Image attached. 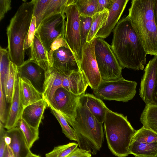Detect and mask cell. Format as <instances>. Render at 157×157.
<instances>
[{
	"mask_svg": "<svg viewBox=\"0 0 157 157\" xmlns=\"http://www.w3.org/2000/svg\"><path fill=\"white\" fill-rule=\"evenodd\" d=\"M111 47L122 69L143 70L147 54L134 30L128 16L119 20L113 30Z\"/></svg>",
	"mask_w": 157,
	"mask_h": 157,
	"instance_id": "obj_1",
	"label": "cell"
},
{
	"mask_svg": "<svg viewBox=\"0 0 157 157\" xmlns=\"http://www.w3.org/2000/svg\"><path fill=\"white\" fill-rule=\"evenodd\" d=\"M154 0H132L128 16L147 54L157 56V27L153 13Z\"/></svg>",
	"mask_w": 157,
	"mask_h": 157,
	"instance_id": "obj_2",
	"label": "cell"
},
{
	"mask_svg": "<svg viewBox=\"0 0 157 157\" xmlns=\"http://www.w3.org/2000/svg\"><path fill=\"white\" fill-rule=\"evenodd\" d=\"M35 0L25 1L10 20L6 29L11 61L17 67L25 62L24 44L33 17Z\"/></svg>",
	"mask_w": 157,
	"mask_h": 157,
	"instance_id": "obj_3",
	"label": "cell"
},
{
	"mask_svg": "<svg viewBox=\"0 0 157 157\" xmlns=\"http://www.w3.org/2000/svg\"><path fill=\"white\" fill-rule=\"evenodd\" d=\"M74 121L68 123L74 129L81 149L96 155L104 140L103 123L99 122L86 106L78 102Z\"/></svg>",
	"mask_w": 157,
	"mask_h": 157,
	"instance_id": "obj_4",
	"label": "cell"
},
{
	"mask_svg": "<svg viewBox=\"0 0 157 157\" xmlns=\"http://www.w3.org/2000/svg\"><path fill=\"white\" fill-rule=\"evenodd\" d=\"M103 123L108 146L111 152L118 157L128 156L129 154V147L136 130L127 117L108 109Z\"/></svg>",
	"mask_w": 157,
	"mask_h": 157,
	"instance_id": "obj_5",
	"label": "cell"
},
{
	"mask_svg": "<svg viewBox=\"0 0 157 157\" xmlns=\"http://www.w3.org/2000/svg\"><path fill=\"white\" fill-rule=\"evenodd\" d=\"M48 56L51 67L63 76L81 71L79 61L63 36L52 43L48 52Z\"/></svg>",
	"mask_w": 157,
	"mask_h": 157,
	"instance_id": "obj_6",
	"label": "cell"
},
{
	"mask_svg": "<svg viewBox=\"0 0 157 157\" xmlns=\"http://www.w3.org/2000/svg\"><path fill=\"white\" fill-rule=\"evenodd\" d=\"M137 83L121 77L112 80H101L98 87L93 90L95 96L101 100L127 102L136 93Z\"/></svg>",
	"mask_w": 157,
	"mask_h": 157,
	"instance_id": "obj_7",
	"label": "cell"
},
{
	"mask_svg": "<svg viewBox=\"0 0 157 157\" xmlns=\"http://www.w3.org/2000/svg\"><path fill=\"white\" fill-rule=\"evenodd\" d=\"M96 38L95 54L102 80H112L122 77V68L113 52L111 46L104 39Z\"/></svg>",
	"mask_w": 157,
	"mask_h": 157,
	"instance_id": "obj_8",
	"label": "cell"
},
{
	"mask_svg": "<svg viewBox=\"0 0 157 157\" xmlns=\"http://www.w3.org/2000/svg\"><path fill=\"white\" fill-rule=\"evenodd\" d=\"M75 1L65 8V18L64 38L79 63L81 59L82 46L80 34V15Z\"/></svg>",
	"mask_w": 157,
	"mask_h": 157,
	"instance_id": "obj_9",
	"label": "cell"
},
{
	"mask_svg": "<svg viewBox=\"0 0 157 157\" xmlns=\"http://www.w3.org/2000/svg\"><path fill=\"white\" fill-rule=\"evenodd\" d=\"M65 21V14L51 15L44 18L36 29L35 33L48 52L56 39L63 36Z\"/></svg>",
	"mask_w": 157,
	"mask_h": 157,
	"instance_id": "obj_10",
	"label": "cell"
},
{
	"mask_svg": "<svg viewBox=\"0 0 157 157\" xmlns=\"http://www.w3.org/2000/svg\"><path fill=\"white\" fill-rule=\"evenodd\" d=\"M96 43L95 38L83 45L80 62V70L85 76L89 86L93 90L98 87L102 80L95 58Z\"/></svg>",
	"mask_w": 157,
	"mask_h": 157,
	"instance_id": "obj_11",
	"label": "cell"
},
{
	"mask_svg": "<svg viewBox=\"0 0 157 157\" xmlns=\"http://www.w3.org/2000/svg\"><path fill=\"white\" fill-rule=\"evenodd\" d=\"M80 96L76 95L63 87L56 91L54 98L55 109L59 112L68 123L73 121Z\"/></svg>",
	"mask_w": 157,
	"mask_h": 157,
	"instance_id": "obj_12",
	"label": "cell"
},
{
	"mask_svg": "<svg viewBox=\"0 0 157 157\" xmlns=\"http://www.w3.org/2000/svg\"><path fill=\"white\" fill-rule=\"evenodd\" d=\"M144 71L140 84V95L146 105H151L157 73V56L149 61Z\"/></svg>",
	"mask_w": 157,
	"mask_h": 157,
	"instance_id": "obj_13",
	"label": "cell"
},
{
	"mask_svg": "<svg viewBox=\"0 0 157 157\" xmlns=\"http://www.w3.org/2000/svg\"><path fill=\"white\" fill-rule=\"evenodd\" d=\"M63 78V75L52 67L45 72L42 94L49 107L55 108V94L59 88L62 87Z\"/></svg>",
	"mask_w": 157,
	"mask_h": 157,
	"instance_id": "obj_14",
	"label": "cell"
},
{
	"mask_svg": "<svg viewBox=\"0 0 157 157\" xmlns=\"http://www.w3.org/2000/svg\"><path fill=\"white\" fill-rule=\"evenodd\" d=\"M128 1V0H111L106 24L98 32L96 38L104 39L110 35L119 21Z\"/></svg>",
	"mask_w": 157,
	"mask_h": 157,
	"instance_id": "obj_15",
	"label": "cell"
},
{
	"mask_svg": "<svg viewBox=\"0 0 157 157\" xmlns=\"http://www.w3.org/2000/svg\"><path fill=\"white\" fill-rule=\"evenodd\" d=\"M24 109L20 97L18 76L9 110L4 126L5 128L8 130L17 126L21 118Z\"/></svg>",
	"mask_w": 157,
	"mask_h": 157,
	"instance_id": "obj_16",
	"label": "cell"
},
{
	"mask_svg": "<svg viewBox=\"0 0 157 157\" xmlns=\"http://www.w3.org/2000/svg\"><path fill=\"white\" fill-rule=\"evenodd\" d=\"M48 106L47 102L43 98L25 107L21 118L31 126L39 129L44 110Z\"/></svg>",
	"mask_w": 157,
	"mask_h": 157,
	"instance_id": "obj_17",
	"label": "cell"
},
{
	"mask_svg": "<svg viewBox=\"0 0 157 157\" xmlns=\"http://www.w3.org/2000/svg\"><path fill=\"white\" fill-rule=\"evenodd\" d=\"M89 86L88 82L81 70L63 76L62 87L76 95L85 94Z\"/></svg>",
	"mask_w": 157,
	"mask_h": 157,
	"instance_id": "obj_18",
	"label": "cell"
},
{
	"mask_svg": "<svg viewBox=\"0 0 157 157\" xmlns=\"http://www.w3.org/2000/svg\"><path fill=\"white\" fill-rule=\"evenodd\" d=\"M79 102L87 107L99 122L103 123L109 109L102 100L92 94L87 93L80 96Z\"/></svg>",
	"mask_w": 157,
	"mask_h": 157,
	"instance_id": "obj_19",
	"label": "cell"
},
{
	"mask_svg": "<svg viewBox=\"0 0 157 157\" xmlns=\"http://www.w3.org/2000/svg\"><path fill=\"white\" fill-rule=\"evenodd\" d=\"M6 135L11 139L9 145L14 157H27L32 152L21 130L16 127L6 131Z\"/></svg>",
	"mask_w": 157,
	"mask_h": 157,
	"instance_id": "obj_20",
	"label": "cell"
},
{
	"mask_svg": "<svg viewBox=\"0 0 157 157\" xmlns=\"http://www.w3.org/2000/svg\"><path fill=\"white\" fill-rule=\"evenodd\" d=\"M30 48L31 56L29 59L38 65L45 72L48 71L51 67L49 60L48 52L36 33Z\"/></svg>",
	"mask_w": 157,
	"mask_h": 157,
	"instance_id": "obj_21",
	"label": "cell"
},
{
	"mask_svg": "<svg viewBox=\"0 0 157 157\" xmlns=\"http://www.w3.org/2000/svg\"><path fill=\"white\" fill-rule=\"evenodd\" d=\"M19 77L20 97L24 108L43 98L42 93L35 88L31 81Z\"/></svg>",
	"mask_w": 157,
	"mask_h": 157,
	"instance_id": "obj_22",
	"label": "cell"
},
{
	"mask_svg": "<svg viewBox=\"0 0 157 157\" xmlns=\"http://www.w3.org/2000/svg\"><path fill=\"white\" fill-rule=\"evenodd\" d=\"M18 69L19 77L26 78L38 85L40 84L43 77L44 78L45 71L29 59L22 65L18 67Z\"/></svg>",
	"mask_w": 157,
	"mask_h": 157,
	"instance_id": "obj_23",
	"label": "cell"
},
{
	"mask_svg": "<svg viewBox=\"0 0 157 157\" xmlns=\"http://www.w3.org/2000/svg\"><path fill=\"white\" fill-rule=\"evenodd\" d=\"M18 73V67L11 61L8 73L2 85L7 103L11 102Z\"/></svg>",
	"mask_w": 157,
	"mask_h": 157,
	"instance_id": "obj_24",
	"label": "cell"
},
{
	"mask_svg": "<svg viewBox=\"0 0 157 157\" xmlns=\"http://www.w3.org/2000/svg\"><path fill=\"white\" fill-rule=\"evenodd\" d=\"M129 152L135 156L157 157V142L147 143L132 141Z\"/></svg>",
	"mask_w": 157,
	"mask_h": 157,
	"instance_id": "obj_25",
	"label": "cell"
},
{
	"mask_svg": "<svg viewBox=\"0 0 157 157\" xmlns=\"http://www.w3.org/2000/svg\"><path fill=\"white\" fill-rule=\"evenodd\" d=\"M140 121L143 126L157 134V105H146Z\"/></svg>",
	"mask_w": 157,
	"mask_h": 157,
	"instance_id": "obj_26",
	"label": "cell"
},
{
	"mask_svg": "<svg viewBox=\"0 0 157 157\" xmlns=\"http://www.w3.org/2000/svg\"><path fill=\"white\" fill-rule=\"evenodd\" d=\"M109 14L108 9H105L97 13L92 17L91 27L87 38L86 42H90L95 38L98 32L105 25Z\"/></svg>",
	"mask_w": 157,
	"mask_h": 157,
	"instance_id": "obj_27",
	"label": "cell"
},
{
	"mask_svg": "<svg viewBox=\"0 0 157 157\" xmlns=\"http://www.w3.org/2000/svg\"><path fill=\"white\" fill-rule=\"evenodd\" d=\"M16 127L22 131L27 144L30 149L34 143L39 138V129H36L31 126L21 118Z\"/></svg>",
	"mask_w": 157,
	"mask_h": 157,
	"instance_id": "obj_28",
	"label": "cell"
},
{
	"mask_svg": "<svg viewBox=\"0 0 157 157\" xmlns=\"http://www.w3.org/2000/svg\"><path fill=\"white\" fill-rule=\"evenodd\" d=\"M80 16L92 17L97 13L98 0H75Z\"/></svg>",
	"mask_w": 157,
	"mask_h": 157,
	"instance_id": "obj_29",
	"label": "cell"
},
{
	"mask_svg": "<svg viewBox=\"0 0 157 157\" xmlns=\"http://www.w3.org/2000/svg\"><path fill=\"white\" fill-rule=\"evenodd\" d=\"M74 1L75 0H50L46 9L44 19L53 15L59 13L65 14L66 7Z\"/></svg>",
	"mask_w": 157,
	"mask_h": 157,
	"instance_id": "obj_30",
	"label": "cell"
},
{
	"mask_svg": "<svg viewBox=\"0 0 157 157\" xmlns=\"http://www.w3.org/2000/svg\"><path fill=\"white\" fill-rule=\"evenodd\" d=\"M132 141L143 143L157 142V134L144 126L136 130Z\"/></svg>",
	"mask_w": 157,
	"mask_h": 157,
	"instance_id": "obj_31",
	"label": "cell"
},
{
	"mask_svg": "<svg viewBox=\"0 0 157 157\" xmlns=\"http://www.w3.org/2000/svg\"><path fill=\"white\" fill-rule=\"evenodd\" d=\"M50 108L52 113L59 123L63 133L69 140L77 141L74 129L70 126L65 119L59 112L52 107Z\"/></svg>",
	"mask_w": 157,
	"mask_h": 157,
	"instance_id": "obj_32",
	"label": "cell"
},
{
	"mask_svg": "<svg viewBox=\"0 0 157 157\" xmlns=\"http://www.w3.org/2000/svg\"><path fill=\"white\" fill-rule=\"evenodd\" d=\"M78 145L75 142L55 147L50 152L45 154L46 157H67L78 147Z\"/></svg>",
	"mask_w": 157,
	"mask_h": 157,
	"instance_id": "obj_33",
	"label": "cell"
},
{
	"mask_svg": "<svg viewBox=\"0 0 157 157\" xmlns=\"http://www.w3.org/2000/svg\"><path fill=\"white\" fill-rule=\"evenodd\" d=\"M0 81L2 85L8 73L11 60L8 50L1 46L0 48Z\"/></svg>",
	"mask_w": 157,
	"mask_h": 157,
	"instance_id": "obj_34",
	"label": "cell"
},
{
	"mask_svg": "<svg viewBox=\"0 0 157 157\" xmlns=\"http://www.w3.org/2000/svg\"><path fill=\"white\" fill-rule=\"evenodd\" d=\"M50 0H35L33 16L36 19V29L44 19L46 9Z\"/></svg>",
	"mask_w": 157,
	"mask_h": 157,
	"instance_id": "obj_35",
	"label": "cell"
},
{
	"mask_svg": "<svg viewBox=\"0 0 157 157\" xmlns=\"http://www.w3.org/2000/svg\"><path fill=\"white\" fill-rule=\"evenodd\" d=\"M92 17L80 15V34L82 48L86 42L87 38L91 28Z\"/></svg>",
	"mask_w": 157,
	"mask_h": 157,
	"instance_id": "obj_36",
	"label": "cell"
},
{
	"mask_svg": "<svg viewBox=\"0 0 157 157\" xmlns=\"http://www.w3.org/2000/svg\"><path fill=\"white\" fill-rule=\"evenodd\" d=\"M36 30V19L33 16L30 25L27 33L24 44L25 50L30 48L33 41Z\"/></svg>",
	"mask_w": 157,
	"mask_h": 157,
	"instance_id": "obj_37",
	"label": "cell"
},
{
	"mask_svg": "<svg viewBox=\"0 0 157 157\" xmlns=\"http://www.w3.org/2000/svg\"><path fill=\"white\" fill-rule=\"evenodd\" d=\"M6 102L2 84L0 81V122L4 126L6 121L7 116L6 112Z\"/></svg>",
	"mask_w": 157,
	"mask_h": 157,
	"instance_id": "obj_38",
	"label": "cell"
},
{
	"mask_svg": "<svg viewBox=\"0 0 157 157\" xmlns=\"http://www.w3.org/2000/svg\"><path fill=\"white\" fill-rule=\"evenodd\" d=\"M4 125L0 123V157H3L6 145L5 138L6 135V131L5 130Z\"/></svg>",
	"mask_w": 157,
	"mask_h": 157,
	"instance_id": "obj_39",
	"label": "cell"
},
{
	"mask_svg": "<svg viewBox=\"0 0 157 157\" xmlns=\"http://www.w3.org/2000/svg\"><path fill=\"white\" fill-rule=\"evenodd\" d=\"M11 0H0V21L4 17L5 15L11 9Z\"/></svg>",
	"mask_w": 157,
	"mask_h": 157,
	"instance_id": "obj_40",
	"label": "cell"
},
{
	"mask_svg": "<svg viewBox=\"0 0 157 157\" xmlns=\"http://www.w3.org/2000/svg\"><path fill=\"white\" fill-rule=\"evenodd\" d=\"M67 157H91V153L89 151L77 147Z\"/></svg>",
	"mask_w": 157,
	"mask_h": 157,
	"instance_id": "obj_41",
	"label": "cell"
},
{
	"mask_svg": "<svg viewBox=\"0 0 157 157\" xmlns=\"http://www.w3.org/2000/svg\"><path fill=\"white\" fill-rule=\"evenodd\" d=\"M111 3V0H98L97 13L108 9Z\"/></svg>",
	"mask_w": 157,
	"mask_h": 157,
	"instance_id": "obj_42",
	"label": "cell"
},
{
	"mask_svg": "<svg viewBox=\"0 0 157 157\" xmlns=\"http://www.w3.org/2000/svg\"><path fill=\"white\" fill-rule=\"evenodd\" d=\"M151 104L157 105V73L155 87L152 94Z\"/></svg>",
	"mask_w": 157,
	"mask_h": 157,
	"instance_id": "obj_43",
	"label": "cell"
},
{
	"mask_svg": "<svg viewBox=\"0 0 157 157\" xmlns=\"http://www.w3.org/2000/svg\"><path fill=\"white\" fill-rule=\"evenodd\" d=\"M3 157H14L12 151L8 145H6Z\"/></svg>",
	"mask_w": 157,
	"mask_h": 157,
	"instance_id": "obj_44",
	"label": "cell"
},
{
	"mask_svg": "<svg viewBox=\"0 0 157 157\" xmlns=\"http://www.w3.org/2000/svg\"><path fill=\"white\" fill-rule=\"evenodd\" d=\"M153 13L155 21L157 27V0H154Z\"/></svg>",
	"mask_w": 157,
	"mask_h": 157,
	"instance_id": "obj_45",
	"label": "cell"
},
{
	"mask_svg": "<svg viewBox=\"0 0 157 157\" xmlns=\"http://www.w3.org/2000/svg\"><path fill=\"white\" fill-rule=\"evenodd\" d=\"M27 157H41L40 156L33 153H30Z\"/></svg>",
	"mask_w": 157,
	"mask_h": 157,
	"instance_id": "obj_46",
	"label": "cell"
},
{
	"mask_svg": "<svg viewBox=\"0 0 157 157\" xmlns=\"http://www.w3.org/2000/svg\"><path fill=\"white\" fill-rule=\"evenodd\" d=\"M135 157H142V156H135Z\"/></svg>",
	"mask_w": 157,
	"mask_h": 157,
	"instance_id": "obj_47",
	"label": "cell"
}]
</instances>
